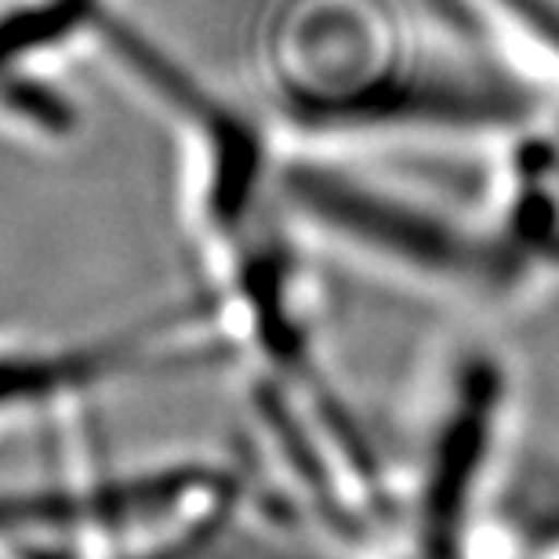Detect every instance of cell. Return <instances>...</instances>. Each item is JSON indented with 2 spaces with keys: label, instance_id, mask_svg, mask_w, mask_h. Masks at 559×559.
<instances>
[{
  "label": "cell",
  "instance_id": "6da1fadb",
  "mask_svg": "<svg viewBox=\"0 0 559 559\" xmlns=\"http://www.w3.org/2000/svg\"><path fill=\"white\" fill-rule=\"evenodd\" d=\"M516 407L501 356L468 342L440 364L415 462L389 509V559H479Z\"/></svg>",
  "mask_w": 559,
  "mask_h": 559
},
{
  "label": "cell",
  "instance_id": "7a4b0ae2",
  "mask_svg": "<svg viewBox=\"0 0 559 559\" xmlns=\"http://www.w3.org/2000/svg\"><path fill=\"white\" fill-rule=\"evenodd\" d=\"M280 186L298 218L378 273L432 295L506 298L487 226L323 164H290Z\"/></svg>",
  "mask_w": 559,
  "mask_h": 559
},
{
  "label": "cell",
  "instance_id": "3957f363",
  "mask_svg": "<svg viewBox=\"0 0 559 559\" xmlns=\"http://www.w3.org/2000/svg\"><path fill=\"white\" fill-rule=\"evenodd\" d=\"M229 353L207 298L128 328L76 338L0 334V436L59 418L84 400L160 367Z\"/></svg>",
  "mask_w": 559,
  "mask_h": 559
},
{
  "label": "cell",
  "instance_id": "277c9868",
  "mask_svg": "<svg viewBox=\"0 0 559 559\" xmlns=\"http://www.w3.org/2000/svg\"><path fill=\"white\" fill-rule=\"evenodd\" d=\"M76 26H84L81 0H44L0 15V76L11 73L22 55L70 37Z\"/></svg>",
  "mask_w": 559,
  "mask_h": 559
},
{
  "label": "cell",
  "instance_id": "5b68a950",
  "mask_svg": "<svg viewBox=\"0 0 559 559\" xmlns=\"http://www.w3.org/2000/svg\"><path fill=\"white\" fill-rule=\"evenodd\" d=\"M0 103L40 131H59L62 135V131L73 128V106L40 81H22V76L4 73L0 76Z\"/></svg>",
  "mask_w": 559,
  "mask_h": 559
}]
</instances>
